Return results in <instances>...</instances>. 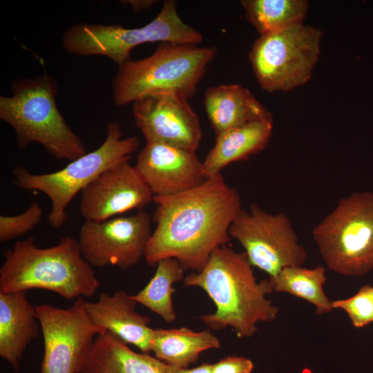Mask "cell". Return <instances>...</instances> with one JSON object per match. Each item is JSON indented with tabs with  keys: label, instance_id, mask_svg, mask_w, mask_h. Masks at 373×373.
Segmentation results:
<instances>
[{
	"label": "cell",
	"instance_id": "cell-12",
	"mask_svg": "<svg viewBox=\"0 0 373 373\" xmlns=\"http://www.w3.org/2000/svg\"><path fill=\"white\" fill-rule=\"evenodd\" d=\"M151 234V218L140 210L104 221L85 220L77 240L84 258L91 266L127 269L144 256Z\"/></svg>",
	"mask_w": 373,
	"mask_h": 373
},
{
	"label": "cell",
	"instance_id": "cell-19",
	"mask_svg": "<svg viewBox=\"0 0 373 373\" xmlns=\"http://www.w3.org/2000/svg\"><path fill=\"white\" fill-rule=\"evenodd\" d=\"M164 362L137 353L108 331L99 334L86 355L79 373H164Z\"/></svg>",
	"mask_w": 373,
	"mask_h": 373
},
{
	"label": "cell",
	"instance_id": "cell-25",
	"mask_svg": "<svg viewBox=\"0 0 373 373\" xmlns=\"http://www.w3.org/2000/svg\"><path fill=\"white\" fill-rule=\"evenodd\" d=\"M334 309L344 310L354 327H363L373 322V286H363L353 296L332 301Z\"/></svg>",
	"mask_w": 373,
	"mask_h": 373
},
{
	"label": "cell",
	"instance_id": "cell-24",
	"mask_svg": "<svg viewBox=\"0 0 373 373\" xmlns=\"http://www.w3.org/2000/svg\"><path fill=\"white\" fill-rule=\"evenodd\" d=\"M185 270L178 260L166 258L157 264L153 278L145 287L131 298L161 316L167 323L176 320L172 304L173 285L184 280Z\"/></svg>",
	"mask_w": 373,
	"mask_h": 373
},
{
	"label": "cell",
	"instance_id": "cell-11",
	"mask_svg": "<svg viewBox=\"0 0 373 373\" xmlns=\"http://www.w3.org/2000/svg\"><path fill=\"white\" fill-rule=\"evenodd\" d=\"M35 308L44 345L40 373H79L95 338L106 330L91 321L82 297L68 308L48 304Z\"/></svg>",
	"mask_w": 373,
	"mask_h": 373
},
{
	"label": "cell",
	"instance_id": "cell-26",
	"mask_svg": "<svg viewBox=\"0 0 373 373\" xmlns=\"http://www.w3.org/2000/svg\"><path fill=\"white\" fill-rule=\"evenodd\" d=\"M43 213V209L35 200L24 212L19 215H1L0 216V242H5L23 236L39 223Z\"/></svg>",
	"mask_w": 373,
	"mask_h": 373
},
{
	"label": "cell",
	"instance_id": "cell-9",
	"mask_svg": "<svg viewBox=\"0 0 373 373\" xmlns=\"http://www.w3.org/2000/svg\"><path fill=\"white\" fill-rule=\"evenodd\" d=\"M321 37L320 30L303 23L260 35L249 60L261 88L288 91L308 82L318 59Z\"/></svg>",
	"mask_w": 373,
	"mask_h": 373
},
{
	"label": "cell",
	"instance_id": "cell-23",
	"mask_svg": "<svg viewBox=\"0 0 373 373\" xmlns=\"http://www.w3.org/2000/svg\"><path fill=\"white\" fill-rule=\"evenodd\" d=\"M269 278L274 291L306 300L315 306L318 314H327L334 309L332 301L323 290L327 277L325 269L321 265L312 269L303 266L287 267Z\"/></svg>",
	"mask_w": 373,
	"mask_h": 373
},
{
	"label": "cell",
	"instance_id": "cell-14",
	"mask_svg": "<svg viewBox=\"0 0 373 373\" xmlns=\"http://www.w3.org/2000/svg\"><path fill=\"white\" fill-rule=\"evenodd\" d=\"M153 195L129 160L104 171L81 191L85 220L104 221L128 211L142 210Z\"/></svg>",
	"mask_w": 373,
	"mask_h": 373
},
{
	"label": "cell",
	"instance_id": "cell-3",
	"mask_svg": "<svg viewBox=\"0 0 373 373\" xmlns=\"http://www.w3.org/2000/svg\"><path fill=\"white\" fill-rule=\"evenodd\" d=\"M0 292L46 289L71 300L92 297L100 287L92 266L84 258L78 240L62 237L55 246L39 248L32 237L18 240L4 251Z\"/></svg>",
	"mask_w": 373,
	"mask_h": 373
},
{
	"label": "cell",
	"instance_id": "cell-1",
	"mask_svg": "<svg viewBox=\"0 0 373 373\" xmlns=\"http://www.w3.org/2000/svg\"><path fill=\"white\" fill-rule=\"evenodd\" d=\"M155 228L144 256L151 267L166 258L184 270L201 271L212 252L231 239V222L242 209L238 191L221 173L200 186L169 196H153Z\"/></svg>",
	"mask_w": 373,
	"mask_h": 373
},
{
	"label": "cell",
	"instance_id": "cell-27",
	"mask_svg": "<svg viewBox=\"0 0 373 373\" xmlns=\"http://www.w3.org/2000/svg\"><path fill=\"white\" fill-rule=\"evenodd\" d=\"M252 361L243 356H229L212 364L211 373H251Z\"/></svg>",
	"mask_w": 373,
	"mask_h": 373
},
{
	"label": "cell",
	"instance_id": "cell-13",
	"mask_svg": "<svg viewBox=\"0 0 373 373\" xmlns=\"http://www.w3.org/2000/svg\"><path fill=\"white\" fill-rule=\"evenodd\" d=\"M136 126L146 143L196 151L202 138L198 117L184 95L154 92L133 103Z\"/></svg>",
	"mask_w": 373,
	"mask_h": 373
},
{
	"label": "cell",
	"instance_id": "cell-21",
	"mask_svg": "<svg viewBox=\"0 0 373 373\" xmlns=\"http://www.w3.org/2000/svg\"><path fill=\"white\" fill-rule=\"evenodd\" d=\"M220 347V341L210 329L194 332L183 327L155 329L151 352L166 364L188 367L202 352Z\"/></svg>",
	"mask_w": 373,
	"mask_h": 373
},
{
	"label": "cell",
	"instance_id": "cell-10",
	"mask_svg": "<svg viewBox=\"0 0 373 373\" xmlns=\"http://www.w3.org/2000/svg\"><path fill=\"white\" fill-rule=\"evenodd\" d=\"M229 233L244 247L251 265L269 277L285 267L303 266L307 257L289 218L283 212L269 213L255 203L240 211Z\"/></svg>",
	"mask_w": 373,
	"mask_h": 373
},
{
	"label": "cell",
	"instance_id": "cell-22",
	"mask_svg": "<svg viewBox=\"0 0 373 373\" xmlns=\"http://www.w3.org/2000/svg\"><path fill=\"white\" fill-rule=\"evenodd\" d=\"M249 22L260 35L303 23L308 10L305 0H243Z\"/></svg>",
	"mask_w": 373,
	"mask_h": 373
},
{
	"label": "cell",
	"instance_id": "cell-2",
	"mask_svg": "<svg viewBox=\"0 0 373 373\" xmlns=\"http://www.w3.org/2000/svg\"><path fill=\"white\" fill-rule=\"evenodd\" d=\"M245 251L227 246L216 248L200 272L184 277L185 287L202 288L214 302V313L200 319L213 330L233 328L239 338L252 336L256 323L276 319L278 307L266 298L274 291L269 278L257 283Z\"/></svg>",
	"mask_w": 373,
	"mask_h": 373
},
{
	"label": "cell",
	"instance_id": "cell-6",
	"mask_svg": "<svg viewBox=\"0 0 373 373\" xmlns=\"http://www.w3.org/2000/svg\"><path fill=\"white\" fill-rule=\"evenodd\" d=\"M139 147L137 137L122 138L117 122L106 124V137L95 151L70 161L64 168L52 173L35 174L23 166L13 169V182L19 189L39 191L50 200L48 222L55 229L67 220L66 209L73 198L106 169L130 160Z\"/></svg>",
	"mask_w": 373,
	"mask_h": 373
},
{
	"label": "cell",
	"instance_id": "cell-28",
	"mask_svg": "<svg viewBox=\"0 0 373 373\" xmlns=\"http://www.w3.org/2000/svg\"><path fill=\"white\" fill-rule=\"evenodd\" d=\"M212 364L203 363L198 367L189 369L179 367L166 364L164 362L163 370L164 373H211Z\"/></svg>",
	"mask_w": 373,
	"mask_h": 373
},
{
	"label": "cell",
	"instance_id": "cell-29",
	"mask_svg": "<svg viewBox=\"0 0 373 373\" xmlns=\"http://www.w3.org/2000/svg\"><path fill=\"white\" fill-rule=\"evenodd\" d=\"M119 2L130 6L133 10L138 12L150 8L157 1L154 0H126L119 1Z\"/></svg>",
	"mask_w": 373,
	"mask_h": 373
},
{
	"label": "cell",
	"instance_id": "cell-7",
	"mask_svg": "<svg viewBox=\"0 0 373 373\" xmlns=\"http://www.w3.org/2000/svg\"><path fill=\"white\" fill-rule=\"evenodd\" d=\"M176 1L166 0L158 15L142 27L128 28L120 24L80 23L62 36L64 49L77 56H105L119 66L130 60L131 52L146 43L169 42L197 45L202 35L179 17Z\"/></svg>",
	"mask_w": 373,
	"mask_h": 373
},
{
	"label": "cell",
	"instance_id": "cell-5",
	"mask_svg": "<svg viewBox=\"0 0 373 373\" xmlns=\"http://www.w3.org/2000/svg\"><path fill=\"white\" fill-rule=\"evenodd\" d=\"M216 54L213 46L160 43L150 56L119 66L113 80L114 103L124 106L162 91L178 93L189 99Z\"/></svg>",
	"mask_w": 373,
	"mask_h": 373
},
{
	"label": "cell",
	"instance_id": "cell-8",
	"mask_svg": "<svg viewBox=\"0 0 373 373\" xmlns=\"http://www.w3.org/2000/svg\"><path fill=\"white\" fill-rule=\"evenodd\" d=\"M331 271L362 276L373 269V193L357 191L341 198L312 229Z\"/></svg>",
	"mask_w": 373,
	"mask_h": 373
},
{
	"label": "cell",
	"instance_id": "cell-4",
	"mask_svg": "<svg viewBox=\"0 0 373 373\" xmlns=\"http://www.w3.org/2000/svg\"><path fill=\"white\" fill-rule=\"evenodd\" d=\"M57 92L55 80L47 74L14 80L11 95L0 96V119L15 130L19 149L36 142L53 157L73 161L86 150L59 111Z\"/></svg>",
	"mask_w": 373,
	"mask_h": 373
},
{
	"label": "cell",
	"instance_id": "cell-15",
	"mask_svg": "<svg viewBox=\"0 0 373 373\" xmlns=\"http://www.w3.org/2000/svg\"><path fill=\"white\" fill-rule=\"evenodd\" d=\"M134 166L153 196L176 195L208 178L195 151L164 144L146 143Z\"/></svg>",
	"mask_w": 373,
	"mask_h": 373
},
{
	"label": "cell",
	"instance_id": "cell-20",
	"mask_svg": "<svg viewBox=\"0 0 373 373\" xmlns=\"http://www.w3.org/2000/svg\"><path fill=\"white\" fill-rule=\"evenodd\" d=\"M271 132L272 118L254 121L217 135L213 147L203 162L207 177L220 173L228 164L262 151Z\"/></svg>",
	"mask_w": 373,
	"mask_h": 373
},
{
	"label": "cell",
	"instance_id": "cell-17",
	"mask_svg": "<svg viewBox=\"0 0 373 373\" xmlns=\"http://www.w3.org/2000/svg\"><path fill=\"white\" fill-rule=\"evenodd\" d=\"M40 329L35 306L28 300L26 291L0 292V356L15 371Z\"/></svg>",
	"mask_w": 373,
	"mask_h": 373
},
{
	"label": "cell",
	"instance_id": "cell-18",
	"mask_svg": "<svg viewBox=\"0 0 373 373\" xmlns=\"http://www.w3.org/2000/svg\"><path fill=\"white\" fill-rule=\"evenodd\" d=\"M205 111L216 135L254 121L271 119V114L246 88L222 84L204 92Z\"/></svg>",
	"mask_w": 373,
	"mask_h": 373
},
{
	"label": "cell",
	"instance_id": "cell-16",
	"mask_svg": "<svg viewBox=\"0 0 373 373\" xmlns=\"http://www.w3.org/2000/svg\"><path fill=\"white\" fill-rule=\"evenodd\" d=\"M137 303L123 290L112 295L102 293L95 302L85 300V307L91 321L108 331L126 344L137 347L142 353L151 352L154 336L148 316L135 310Z\"/></svg>",
	"mask_w": 373,
	"mask_h": 373
}]
</instances>
